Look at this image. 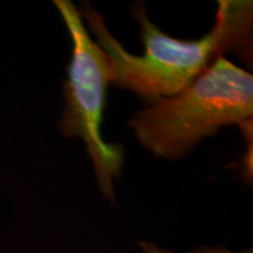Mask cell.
<instances>
[{"mask_svg":"<svg viewBox=\"0 0 253 253\" xmlns=\"http://www.w3.org/2000/svg\"><path fill=\"white\" fill-rule=\"evenodd\" d=\"M212 30L197 40H181L161 31L142 4L131 6L140 25L143 54L128 52L110 33L103 18L91 4L79 8L84 23L109 60L112 86L129 90L145 101L172 96L203 75L218 59L231 50L249 55L252 46L253 2L251 0H218Z\"/></svg>","mask_w":253,"mask_h":253,"instance_id":"cell-1","label":"cell"},{"mask_svg":"<svg viewBox=\"0 0 253 253\" xmlns=\"http://www.w3.org/2000/svg\"><path fill=\"white\" fill-rule=\"evenodd\" d=\"M54 5L72 39L67 78L62 81L65 108L59 129L65 137L84 142L101 194L115 203L114 181L121 177L125 153L122 144L106 142L101 132L108 86L113 81L112 66L91 39L77 6L71 0H54Z\"/></svg>","mask_w":253,"mask_h":253,"instance_id":"cell-3","label":"cell"},{"mask_svg":"<svg viewBox=\"0 0 253 253\" xmlns=\"http://www.w3.org/2000/svg\"><path fill=\"white\" fill-rule=\"evenodd\" d=\"M138 245H140L142 253H176L168 249L160 248V246L151 242H141ZM189 253H253V251L250 249L244 252H232L224 248H201Z\"/></svg>","mask_w":253,"mask_h":253,"instance_id":"cell-5","label":"cell"},{"mask_svg":"<svg viewBox=\"0 0 253 253\" xmlns=\"http://www.w3.org/2000/svg\"><path fill=\"white\" fill-rule=\"evenodd\" d=\"M242 135L246 141V151L244 160H243V175L248 182H252V145H253V132H252V119L246 120L239 125Z\"/></svg>","mask_w":253,"mask_h":253,"instance_id":"cell-4","label":"cell"},{"mask_svg":"<svg viewBox=\"0 0 253 253\" xmlns=\"http://www.w3.org/2000/svg\"><path fill=\"white\" fill-rule=\"evenodd\" d=\"M253 116V77L225 56L179 93L145 101L128 120L136 140L155 157H185L223 126Z\"/></svg>","mask_w":253,"mask_h":253,"instance_id":"cell-2","label":"cell"}]
</instances>
